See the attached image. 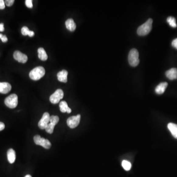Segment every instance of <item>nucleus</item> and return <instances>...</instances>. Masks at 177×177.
Listing matches in <instances>:
<instances>
[{
	"instance_id": "obj_7",
	"label": "nucleus",
	"mask_w": 177,
	"mask_h": 177,
	"mask_svg": "<svg viewBox=\"0 0 177 177\" xmlns=\"http://www.w3.org/2000/svg\"><path fill=\"white\" fill-rule=\"evenodd\" d=\"M81 119V115L78 114L69 117L67 120L68 126L71 128H75L78 126Z\"/></svg>"
},
{
	"instance_id": "obj_26",
	"label": "nucleus",
	"mask_w": 177,
	"mask_h": 177,
	"mask_svg": "<svg viewBox=\"0 0 177 177\" xmlns=\"http://www.w3.org/2000/svg\"><path fill=\"white\" fill-rule=\"evenodd\" d=\"M5 8V3L3 0H0V9H4Z\"/></svg>"
},
{
	"instance_id": "obj_8",
	"label": "nucleus",
	"mask_w": 177,
	"mask_h": 177,
	"mask_svg": "<svg viewBox=\"0 0 177 177\" xmlns=\"http://www.w3.org/2000/svg\"><path fill=\"white\" fill-rule=\"evenodd\" d=\"M50 116L48 112H45L38 123V126L41 130L45 129L50 122Z\"/></svg>"
},
{
	"instance_id": "obj_5",
	"label": "nucleus",
	"mask_w": 177,
	"mask_h": 177,
	"mask_svg": "<svg viewBox=\"0 0 177 177\" xmlns=\"http://www.w3.org/2000/svg\"><path fill=\"white\" fill-rule=\"evenodd\" d=\"M35 144L40 145L46 149H49L51 147V143L48 139L42 138L39 135H35L33 137Z\"/></svg>"
},
{
	"instance_id": "obj_18",
	"label": "nucleus",
	"mask_w": 177,
	"mask_h": 177,
	"mask_svg": "<svg viewBox=\"0 0 177 177\" xmlns=\"http://www.w3.org/2000/svg\"><path fill=\"white\" fill-rule=\"evenodd\" d=\"M38 51V56L39 59L41 60V61L47 60L48 59V56L47 53H46L45 50L43 48H40L37 50Z\"/></svg>"
},
{
	"instance_id": "obj_16",
	"label": "nucleus",
	"mask_w": 177,
	"mask_h": 177,
	"mask_svg": "<svg viewBox=\"0 0 177 177\" xmlns=\"http://www.w3.org/2000/svg\"><path fill=\"white\" fill-rule=\"evenodd\" d=\"M66 28L69 30V31H75L76 28L75 23V21L71 18L68 19L66 21Z\"/></svg>"
},
{
	"instance_id": "obj_3",
	"label": "nucleus",
	"mask_w": 177,
	"mask_h": 177,
	"mask_svg": "<svg viewBox=\"0 0 177 177\" xmlns=\"http://www.w3.org/2000/svg\"><path fill=\"white\" fill-rule=\"evenodd\" d=\"M128 62L132 67H136L139 63V53L137 49H132L128 54Z\"/></svg>"
},
{
	"instance_id": "obj_20",
	"label": "nucleus",
	"mask_w": 177,
	"mask_h": 177,
	"mask_svg": "<svg viewBox=\"0 0 177 177\" xmlns=\"http://www.w3.org/2000/svg\"><path fill=\"white\" fill-rule=\"evenodd\" d=\"M167 21L171 27L173 28H176L177 27L176 19L173 17H168L167 19Z\"/></svg>"
},
{
	"instance_id": "obj_9",
	"label": "nucleus",
	"mask_w": 177,
	"mask_h": 177,
	"mask_svg": "<svg viewBox=\"0 0 177 177\" xmlns=\"http://www.w3.org/2000/svg\"><path fill=\"white\" fill-rule=\"evenodd\" d=\"M13 58L18 62L23 63V64L26 63L28 61L27 56L21 52L19 51H16L14 52L13 54Z\"/></svg>"
},
{
	"instance_id": "obj_4",
	"label": "nucleus",
	"mask_w": 177,
	"mask_h": 177,
	"mask_svg": "<svg viewBox=\"0 0 177 177\" xmlns=\"http://www.w3.org/2000/svg\"><path fill=\"white\" fill-rule=\"evenodd\" d=\"M5 105L9 108L13 109L16 107L18 105V96L16 94H12L5 100Z\"/></svg>"
},
{
	"instance_id": "obj_19",
	"label": "nucleus",
	"mask_w": 177,
	"mask_h": 177,
	"mask_svg": "<svg viewBox=\"0 0 177 177\" xmlns=\"http://www.w3.org/2000/svg\"><path fill=\"white\" fill-rule=\"evenodd\" d=\"M21 33L23 36L28 35L29 36H30V37H33L35 35V33L33 31H29L28 28L26 26H24L22 28V29H21Z\"/></svg>"
},
{
	"instance_id": "obj_2",
	"label": "nucleus",
	"mask_w": 177,
	"mask_h": 177,
	"mask_svg": "<svg viewBox=\"0 0 177 177\" xmlns=\"http://www.w3.org/2000/svg\"><path fill=\"white\" fill-rule=\"evenodd\" d=\"M45 69L43 67H37L30 71L29 76L31 79L36 81L41 78L45 75Z\"/></svg>"
},
{
	"instance_id": "obj_14",
	"label": "nucleus",
	"mask_w": 177,
	"mask_h": 177,
	"mask_svg": "<svg viewBox=\"0 0 177 177\" xmlns=\"http://www.w3.org/2000/svg\"><path fill=\"white\" fill-rule=\"evenodd\" d=\"M7 158L9 163H14L16 159V151L12 149H9L7 152Z\"/></svg>"
},
{
	"instance_id": "obj_31",
	"label": "nucleus",
	"mask_w": 177,
	"mask_h": 177,
	"mask_svg": "<svg viewBox=\"0 0 177 177\" xmlns=\"http://www.w3.org/2000/svg\"><path fill=\"white\" fill-rule=\"evenodd\" d=\"M25 177H32L30 175H27L26 176H25Z\"/></svg>"
},
{
	"instance_id": "obj_28",
	"label": "nucleus",
	"mask_w": 177,
	"mask_h": 177,
	"mask_svg": "<svg viewBox=\"0 0 177 177\" xmlns=\"http://www.w3.org/2000/svg\"><path fill=\"white\" fill-rule=\"evenodd\" d=\"M1 40L3 43H6L8 41V38L5 35H3V36L1 38Z\"/></svg>"
},
{
	"instance_id": "obj_1",
	"label": "nucleus",
	"mask_w": 177,
	"mask_h": 177,
	"mask_svg": "<svg viewBox=\"0 0 177 177\" xmlns=\"http://www.w3.org/2000/svg\"><path fill=\"white\" fill-rule=\"evenodd\" d=\"M153 22V19L151 18H150L143 24L141 25L138 28L137 31L138 35L141 36H144L148 35L151 30Z\"/></svg>"
},
{
	"instance_id": "obj_21",
	"label": "nucleus",
	"mask_w": 177,
	"mask_h": 177,
	"mask_svg": "<svg viewBox=\"0 0 177 177\" xmlns=\"http://www.w3.org/2000/svg\"><path fill=\"white\" fill-rule=\"evenodd\" d=\"M122 165L125 170L130 171V169H131V163H130V162L126 161V160H124V161H122Z\"/></svg>"
},
{
	"instance_id": "obj_30",
	"label": "nucleus",
	"mask_w": 177,
	"mask_h": 177,
	"mask_svg": "<svg viewBox=\"0 0 177 177\" xmlns=\"http://www.w3.org/2000/svg\"><path fill=\"white\" fill-rule=\"evenodd\" d=\"M5 30L4 25L3 23H0V32H4Z\"/></svg>"
},
{
	"instance_id": "obj_11",
	"label": "nucleus",
	"mask_w": 177,
	"mask_h": 177,
	"mask_svg": "<svg viewBox=\"0 0 177 177\" xmlns=\"http://www.w3.org/2000/svg\"><path fill=\"white\" fill-rule=\"evenodd\" d=\"M166 77L171 80L177 79V68H172L167 71L165 73Z\"/></svg>"
},
{
	"instance_id": "obj_29",
	"label": "nucleus",
	"mask_w": 177,
	"mask_h": 177,
	"mask_svg": "<svg viewBox=\"0 0 177 177\" xmlns=\"http://www.w3.org/2000/svg\"><path fill=\"white\" fill-rule=\"evenodd\" d=\"M5 127V125L4 123L2 122H0V131H2L4 130V128Z\"/></svg>"
},
{
	"instance_id": "obj_32",
	"label": "nucleus",
	"mask_w": 177,
	"mask_h": 177,
	"mask_svg": "<svg viewBox=\"0 0 177 177\" xmlns=\"http://www.w3.org/2000/svg\"><path fill=\"white\" fill-rule=\"evenodd\" d=\"M3 35L1 34V33H0V39H1L2 37L3 36Z\"/></svg>"
},
{
	"instance_id": "obj_17",
	"label": "nucleus",
	"mask_w": 177,
	"mask_h": 177,
	"mask_svg": "<svg viewBox=\"0 0 177 177\" xmlns=\"http://www.w3.org/2000/svg\"><path fill=\"white\" fill-rule=\"evenodd\" d=\"M61 111L63 113H71V109L68 106V103L65 101H62L61 102L59 105Z\"/></svg>"
},
{
	"instance_id": "obj_27",
	"label": "nucleus",
	"mask_w": 177,
	"mask_h": 177,
	"mask_svg": "<svg viewBox=\"0 0 177 177\" xmlns=\"http://www.w3.org/2000/svg\"><path fill=\"white\" fill-rule=\"evenodd\" d=\"M172 45L173 47L177 49V38L174 40L172 42Z\"/></svg>"
},
{
	"instance_id": "obj_23",
	"label": "nucleus",
	"mask_w": 177,
	"mask_h": 177,
	"mask_svg": "<svg viewBox=\"0 0 177 177\" xmlns=\"http://www.w3.org/2000/svg\"><path fill=\"white\" fill-rule=\"evenodd\" d=\"M59 121V118L57 116H50V122L49 123H53L54 125H56L58 123Z\"/></svg>"
},
{
	"instance_id": "obj_13",
	"label": "nucleus",
	"mask_w": 177,
	"mask_h": 177,
	"mask_svg": "<svg viewBox=\"0 0 177 177\" xmlns=\"http://www.w3.org/2000/svg\"><path fill=\"white\" fill-rule=\"evenodd\" d=\"M167 86H168V83L167 82H162L161 83L159 84V85H158L157 87L155 88V92L158 95L163 94L165 91Z\"/></svg>"
},
{
	"instance_id": "obj_12",
	"label": "nucleus",
	"mask_w": 177,
	"mask_h": 177,
	"mask_svg": "<svg viewBox=\"0 0 177 177\" xmlns=\"http://www.w3.org/2000/svg\"><path fill=\"white\" fill-rule=\"evenodd\" d=\"M68 72L66 70L61 71L57 74L58 80L61 82L66 83L68 81Z\"/></svg>"
},
{
	"instance_id": "obj_15",
	"label": "nucleus",
	"mask_w": 177,
	"mask_h": 177,
	"mask_svg": "<svg viewBox=\"0 0 177 177\" xmlns=\"http://www.w3.org/2000/svg\"><path fill=\"white\" fill-rule=\"evenodd\" d=\"M168 130H169L172 136L177 139V125L175 123H169L167 126Z\"/></svg>"
},
{
	"instance_id": "obj_10",
	"label": "nucleus",
	"mask_w": 177,
	"mask_h": 177,
	"mask_svg": "<svg viewBox=\"0 0 177 177\" xmlns=\"http://www.w3.org/2000/svg\"><path fill=\"white\" fill-rule=\"evenodd\" d=\"M12 90V86L8 82H0V93L6 94Z\"/></svg>"
},
{
	"instance_id": "obj_6",
	"label": "nucleus",
	"mask_w": 177,
	"mask_h": 177,
	"mask_svg": "<svg viewBox=\"0 0 177 177\" xmlns=\"http://www.w3.org/2000/svg\"><path fill=\"white\" fill-rule=\"evenodd\" d=\"M64 92L61 89L57 90L50 97V101L53 104H57L64 98Z\"/></svg>"
},
{
	"instance_id": "obj_25",
	"label": "nucleus",
	"mask_w": 177,
	"mask_h": 177,
	"mask_svg": "<svg viewBox=\"0 0 177 177\" xmlns=\"http://www.w3.org/2000/svg\"><path fill=\"white\" fill-rule=\"evenodd\" d=\"M14 2V0H6L5 1V3L8 7H10L13 5Z\"/></svg>"
},
{
	"instance_id": "obj_22",
	"label": "nucleus",
	"mask_w": 177,
	"mask_h": 177,
	"mask_svg": "<svg viewBox=\"0 0 177 177\" xmlns=\"http://www.w3.org/2000/svg\"><path fill=\"white\" fill-rule=\"evenodd\" d=\"M55 126L56 125H54L53 123H49L45 128V130L48 134H53V132L54 131V127H55Z\"/></svg>"
},
{
	"instance_id": "obj_24",
	"label": "nucleus",
	"mask_w": 177,
	"mask_h": 177,
	"mask_svg": "<svg viewBox=\"0 0 177 177\" xmlns=\"http://www.w3.org/2000/svg\"><path fill=\"white\" fill-rule=\"evenodd\" d=\"M25 4H26V5L27 7L28 8H32L33 7V5L32 1V0H26L25 1Z\"/></svg>"
}]
</instances>
